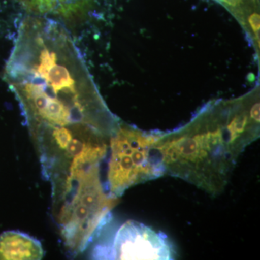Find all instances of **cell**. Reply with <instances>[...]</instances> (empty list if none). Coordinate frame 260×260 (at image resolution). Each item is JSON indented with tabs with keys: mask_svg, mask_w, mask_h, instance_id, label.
<instances>
[{
	"mask_svg": "<svg viewBox=\"0 0 260 260\" xmlns=\"http://www.w3.org/2000/svg\"><path fill=\"white\" fill-rule=\"evenodd\" d=\"M4 80L44 164L57 165L109 144L120 122L101 95L69 32L61 27H39L20 36Z\"/></svg>",
	"mask_w": 260,
	"mask_h": 260,
	"instance_id": "6da1fadb",
	"label": "cell"
},
{
	"mask_svg": "<svg viewBox=\"0 0 260 260\" xmlns=\"http://www.w3.org/2000/svg\"><path fill=\"white\" fill-rule=\"evenodd\" d=\"M94 259H174L175 251L167 236L144 224L127 220L111 237L95 244Z\"/></svg>",
	"mask_w": 260,
	"mask_h": 260,
	"instance_id": "277c9868",
	"label": "cell"
},
{
	"mask_svg": "<svg viewBox=\"0 0 260 260\" xmlns=\"http://www.w3.org/2000/svg\"><path fill=\"white\" fill-rule=\"evenodd\" d=\"M93 0H23L27 9L37 15H51L71 20L83 18Z\"/></svg>",
	"mask_w": 260,
	"mask_h": 260,
	"instance_id": "8992f818",
	"label": "cell"
},
{
	"mask_svg": "<svg viewBox=\"0 0 260 260\" xmlns=\"http://www.w3.org/2000/svg\"><path fill=\"white\" fill-rule=\"evenodd\" d=\"M161 131H143L120 121L109 144L104 179L107 192L119 199L133 186L165 175L160 151L155 147Z\"/></svg>",
	"mask_w": 260,
	"mask_h": 260,
	"instance_id": "3957f363",
	"label": "cell"
},
{
	"mask_svg": "<svg viewBox=\"0 0 260 260\" xmlns=\"http://www.w3.org/2000/svg\"><path fill=\"white\" fill-rule=\"evenodd\" d=\"M215 1L218 2V3L223 5L229 10L233 8V7L235 6L236 5L238 4L239 2L242 1V0H215Z\"/></svg>",
	"mask_w": 260,
	"mask_h": 260,
	"instance_id": "52a82bcc",
	"label": "cell"
},
{
	"mask_svg": "<svg viewBox=\"0 0 260 260\" xmlns=\"http://www.w3.org/2000/svg\"><path fill=\"white\" fill-rule=\"evenodd\" d=\"M259 88L200 109L185 125L160 132L155 147L166 174L216 197L223 192L239 157L259 137Z\"/></svg>",
	"mask_w": 260,
	"mask_h": 260,
	"instance_id": "7a4b0ae2",
	"label": "cell"
},
{
	"mask_svg": "<svg viewBox=\"0 0 260 260\" xmlns=\"http://www.w3.org/2000/svg\"><path fill=\"white\" fill-rule=\"evenodd\" d=\"M42 243L26 234L9 231L0 234V260L42 259Z\"/></svg>",
	"mask_w": 260,
	"mask_h": 260,
	"instance_id": "5b68a950",
	"label": "cell"
}]
</instances>
